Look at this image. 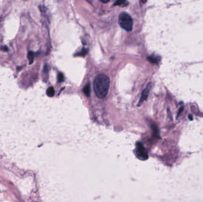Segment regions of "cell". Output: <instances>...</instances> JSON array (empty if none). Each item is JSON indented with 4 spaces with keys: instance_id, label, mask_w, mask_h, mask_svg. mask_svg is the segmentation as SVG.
Segmentation results:
<instances>
[{
    "instance_id": "6da1fadb",
    "label": "cell",
    "mask_w": 203,
    "mask_h": 202,
    "mask_svg": "<svg viewBox=\"0 0 203 202\" xmlns=\"http://www.w3.org/2000/svg\"><path fill=\"white\" fill-rule=\"evenodd\" d=\"M110 86V80L105 75H99L93 82V90L96 96L99 98L106 97Z\"/></svg>"
},
{
    "instance_id": "7a4b0ae2",
    "label": "cell",
    "mask_w": 203,
    "mask_h": 202,
    "mask_svg": "<svg viewBox=\"0 0 203 202\" xmlns=\"http://www.w3.org/2000/svg\"><path fill=\"white\" fill-rule=\"evenodd\" d=\"M120 26L126 31H130L132 29L133 22L131 17L126 13H122L119 17Z\"/></svg>"
},
{
    "instance_id": "3957f363",
    "label": "cell",
    "mask_w": 203,
    "mask_h": 202,
    "mask_svg": "<svg viewBox=\"0 0 203 202\" xmlns=\"http://www.w3.org/2000/svg\"><path fill=\"white\" fill-rule=\"evenodd\" d=\"M136 154L140 158L143 159L144 160H146V159L148 158V154L147 150L140 142H138L137 144Z\"/></svg>"
},
{
    "instance_id": "277c9868",
    "label": "cell",
    "mask_w": 203,
    "mask_h": 202,
    "mask_svg": "<svg viewBox=\"0 0 203 202\" xmlns=\"http://www.w3.org/2000/svg\"><path fill=\"white\" fill-rule=\"evenodd\" d=\"M151 88V83L149 82L147 84V86H146V87L145 88V89L143 91V92H142L141 98H140V100L139 101V103H138V106H140L144 102H145V101H146L147 99V98H148V97L149 96V94H150Z\"/></svg>"
},
{
    "instance_id": "5b68a950",
    "label": "cell",
    "mask_w": 203,
    "mask_h": 202,
    "mask_svg": "<svg viewBox=\"0 0 203 202\" xmlns=\"http://www.w3.org/2000/svg\"><path fill=\"white\" fill-rule=\"evenodd\" d=\"M147 60L149 61H150L151 63L152 64H157L159 62L160 59L159 58V57L152 55V56H148Z\"/></svg>"
},
{
    "instance_id": "8992f818",
    "label": "cell",
    "mask_w": 203,
    "mask_h": 202,
    "mask_svg": "<svg viewBox=\"0 0 203 202\" xmlns=\"http://www.w3.org/2000/svg\"><path fill=\"white\" fill-rule=\"evenodd\" d=\"M128 4V2L126 0H116V2L114 4V5H119V6H126Z\"/></svg>"
},
{
    "instance_id": "52a82bcc",
    "label": "cell",
    "mask_w": 203,
    "mask_h": 202,
    "mask_svg": "<svg viewBox=\"0 0 203 202\" xmlns=\"http://www.w3.org/2000/svg\"><path fill=\"white\" fill-rule=\"evenodd\" d=\"M46 94L49 97H53L55 94V90L54 87H49L46 91Z\"/></svg>"
},
{
    "instance_id": "ba28073f",
    "label": "cell",
    "mask_w": 203,
    "mask_h": 202,
    "mask_svg": "<svg viewBox=\"0 0 203 202\" xmlns=\"http://www.w3.org/2000/svg\"><path fill=\"white\" fill-rule=\"evenodd\" d=\"M83 92H84V94H85L86 96H90V84H87V85L84 87Z\"/></svg>"
},
{
    "instance_id": "9c48e42d",
    "label": "cell",
    "mask_w": 203,
    "mask_h": 202,
    "mask_svg": "<svg viewBox=\"0 0 203 202\" xmlns=\"http://www.w3.org/2000/svg\"><path fill=\"white\" fill-rule=\"evenodd\" d=\"M88 54V50L87 49H83L80 52L77 54V56H85Z\"/></svg>"
},
{
    "instance_id": "30bf717a",
    "label": "cell",
    "mask_w": 203,
    "mask_h": 202,
    "mask_svg": "<svg viewBox=\"0 0 203 202\" xmlns=\"http://www.w3.org/2000/svg\"><path fill=\"white\" fill-rule=\"evenodd\" d=\"M28 58L30 64H32L34 61V53L32 52H29L28 55Z\"/></svg>"
},
{
    "instance_id": "8fae6325",
    "label": "cell",
    "mask_w": 203,
    "mask_h": 202,
    "mask_svg": "<svg viewBox=\"0 0 203 202\" xmlns=\"http://www.w3.org/2000/svg\"><path fill=\"white\" fill-rule=\"evenodd\" d=\"M58 80L59 82H63L64 80V75L62 73H60L58 75Z\"/></svg>"
},
{
    "instance_id": "7c38bea8",
    "label": "cell",
    "mask_w": 203,
    "mask_h": 202,
    "mask_svg": "<svg viewBox=\"0 0 203 202\" xmlns=\"http://www.w3.org/2000/svg\"><path fill=\"white\" fill-rule=\"evenodd\" d=\"M152 128H153V132L155 133V135L156 136H159V132H158V129H157L156 126L155 125H153V126H152Z\"/></svg>"
},
{
    "instance_id": "4fadbf2b",
    "label": "cell",
    "mask_w": 203,
    "mask_h": 202,
    "mask_svg": "<svg viewBox=\"0 0 203 202\" xmlns=\"http://www.w3.org/2000/svg\"><path fill=\"white\" fill-rule=\"evenodd\" d=\"M183 109H184V108H183V107H182V108H181V110H179V113H178V114H177V117H178L179 116V114H181V112L183 110Z\"/></svg>"
},
{
    "instance_id": "5bb4252c",
    "label": "cell",
    "mask_w": 203,
    "mask_h": 202,
    "mask_svg": "<svg viewBox=\"0 0 203 202\" xmlns=\"http://www.w3.org/2000/svg\"><path fill=\"white\" fill-rule=\"evenodd\" d=\"M100 1L104 3H107L110 1V0H100Z\"/></svg>"
},
{
    "instance_id": "9a60e30c",
    "label": "cell",
    "mask_w": 203,
    "mask_h": 202,
    "mask_svg": "<svg viewBox=\"0 0 203 202\" xmlns=\"http://www.w3.org/2000/svg\"><path fill=\"white\" fill-rule=\"evenodd\" d=\"M192 116L191 115V114H190L189 116H188V118H189V119H190V120H192Z\"/></svg>"
},
{
    "instance_id": "2e32d148",
    "label": "cell",
    "mask_w": 203,
    "mask_h": 202,
    "mask_svg": "<svg viewBox=\"0 0 203 202\" xmlns=\"http://www.w3.org/2000/svg\"><path fill=\"white\" fill-rule=\"evenodd\" d=\"M3 49H4V50H8V49H7V47L6 46H5V47H3Z\"/></svg>"
},
{
    "instance_id": "e0dca14e",
    "label": "cell",
    "mask_w": 203,
    "mask_h": 202,
    "mask_svg": "<svg viewBox=\"0 0 203 202\" xmlns=\"http://www.w3.org/2000/svg\"><path fill=\"white\" fill-rule=\"evenodd\" d=\"M141 1H142L143 3H146V1H147V0H141Z\"/></svg>"
}]
</instances>
